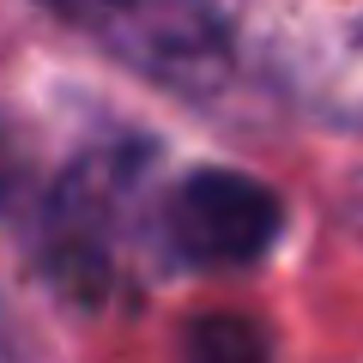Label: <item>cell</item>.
Returning a JSON list of instances; mask_svg holds the SVG:
<instances>
[{
  "label": "cell",
  "instance_id": "277c9868",
  "mask_svg": "<svg viewBox=\"0 0 363 363\" xmlns=\"http://www.w3.org/2000/svg\"><path fill=\"white\" fill-rule=\"evenodd\" d=\"M182 363H272V345L242 315H200L182 333Z\"/></svg>",
  "mask_w": 363,
  "mask_h": 363
},
{
  "label": "cell",
  "instance_id": "7a4b0ae2",
  "mask_svg": "<svg viewBox=\"0 0 363 363\" xmlns=\"http://www.w3.org/2000/svg\"><path fill=\"white\" fill-rule=\"evenodd\" d=\"M140 145H104L85 152L49 194L43 212V267L73 303H97L116 272V230L140 182Z\"/></svg>",
  "mask_w": 363,
  "mask_h": 363
},
{
  "label": "cell",
  "instance_id": "5b68a950",
  "mask_svg": "<svg viewBox=\"0 0 363 363\" xmlns=\"http://www.w3.org/2000/svg\"><path fill=\"white\" fill-rule=\"evenodd\" d=\"M18 188H25V145H18L13 128L0 121V212L18 200Z\"/></svg>",
  "mask_w": 363,
  "mask_h": 363
},
{
  "label": "cell",
  "instance_id": "6da1fadb",
  "mask_svg": "<svg viewBox=\"0 0 363 363\" xmlns=\"http://www.w3.org/2000/svg\"><path fill=\"white\" fill-rule=\"evenodd\" d=\"M85 43L182 97H212L230 79L236 49L212 0H49Z\"/></svg>",
  "mask_w": 363,
  "mask_h": 363
},
{
  "label": "cell",
  "instance_id": "8992f818",
  "mask_svg": "<svg viewBox=\"0 0 363 363\" xmlns=\"http://www.w3.org/2000/svg\"><path fill=\"white\" fill-rule=\"evenodd\" d=\"M339 218H345V230L363 242V169L345 182V188H339Z\"/></svg>",
  "mask_w": 363,
  "mask_h": 363
},
{
  "label": "cell",
  "instance_id": "3957f363",
  "mask_svg": "<svg viewBox=\"0 0 363 363\" xmlns=\"http://www.w3.org/2000/svg\"><path fill=\"white\" fill-rule=\"evenodd\" d=\"M164 230L188 267H255L285 230V206L260 176L212 164L176 182Z\"/></svg>",
  "mask_w": 363,
  "mask_h": 363
}]
</instances>
